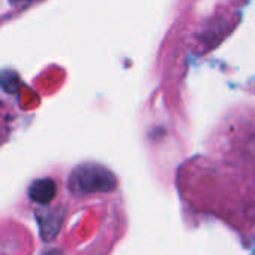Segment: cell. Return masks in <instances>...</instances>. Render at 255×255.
I'll return each instance as SVG.
<instances>
[{
    "label": "cell",
    "mask_w": 255,
    "mask_h": 255,
    "mask_svg": "<svg viewBox=\"0 0 255 255\" xmlns=\"http://www.w3.org/2000/svg\"><path fill=\"white\" fill-rule=\"evenodd\" d=\"M69 187L70 191L78 194L111 191L115 188V178L109 170L99 164H82L72 172Z\"/></svg>",
    "instance_id": "obj_1"
},
{
    "label": "cell",
    "mask_w": 255,
    "mask_h": 255,
    "mask_svg": "<svg viewBox=\"0 0 255 255\" xmlns=\"http://www.w3.org/2000/svg\"><path fill=\"white\" fill-rule=\"evenodd\" d=\"M248 151H250V154H251V157L255 158V136L250 140V143H248Z\"/></svg>",
    "instance_id": "obj_4"
},
{
    "label": "cell",
    "mask_w": 255,
    "mask_h": 255,
    "mask_svg": "<svg viewBox=\"0 0 255 255\" xmlns=\"http://www.w3.org/2000/svg\"><path fill=\"white\" fill-rule=\"evenodd\" d=\"M54 191H55L54 182L49 181V179L37 181V182H34L33 187L30 188L31 199L36 200V202H40V203L48 202V200L54 196Z\"/></svg>",
    "instance_id": "obj_2"
},
{
    "label": "cell",
    "mask_w": 255,
    "mask_h": 255,
    "mask_svg": "<svg viewBox=\"0 0 255 255\" xmlns=\"http://www.w3.org/2000/svg\"><path fill=\"white\" fill-rule=\"evenodd\" d=\"M34 1H37V0H10V3L15 6H27L30 3H34Z\"/></svg>",
    "instance_id": "obj_3"
}]
</instances>
